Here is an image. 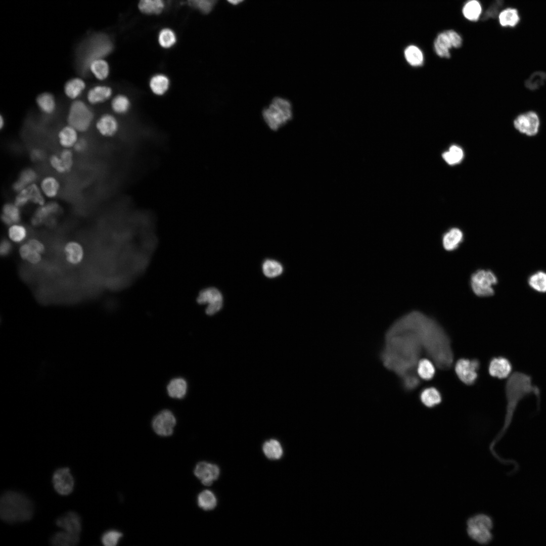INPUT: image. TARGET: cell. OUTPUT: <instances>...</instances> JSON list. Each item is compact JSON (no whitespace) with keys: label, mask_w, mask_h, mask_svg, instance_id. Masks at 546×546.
Listing matches in <instances>:
<instances>
[{"label":"cell","mask_w":546,"mask_h":546,"mask_svg":"<svg viewBox=\"0 0 546 546\" xmlns=\"http://www.w3.org/2000/svg\"><path fill=\"white\" fill-rule=\"evenodd\" d=\"M506 401L504 422L496 439H499L511 424L519 403L524 399L534 395L537 411L540 409L541 390L533 383L532 376L524 372L516 371L507 379L504 386Z\"/></svg>","instance_id":"cell-2"},{"label":"cell","mask_w":546,"mask_h":546,"mask_svg":"<svg viewBox=\"0 0 546 546\" xmlns=\"http://www.w3.org/2000/svg\"><path fill=\"white\" fill-rule=\"evenodd\" d=\"M529 286L534 290L541 293L546 292V272L538 271L531 275L528 281Z\"/></svg>","instance_id":"cell-40"},{"label":"cell","mask_w":546,"mask_h":546,"mask_svg":"<svg viewBox=\"0 0 546 546\" xmlns=\"http://www.w3.org/2000/svg\"><path fill=\"white\" fill-rule=\"evenodd\" d=\"M41 255L40 253L32 249L26 261L33 265L37 264L41 260Z\"/></svg>","instance_id":"cell-57"},{"label":"cell","mask_w":546,"mask_h":546,"mask_svg":"<svg viewBox=\"0 0 546 546\" xmlns=\"http://www.w3.org/2000/svg\"><path fill=\"white\" fill-rule=\"evenodd\" d=\"M199 303L208 305L206 310L207 314L212 315L218 311L222 306V296L216 288H209L203 290L198 298Z\"/></svg>","instance_id":"cell-15"},{"label":"cell","mask_w":546,"mask_h":546,"mask_svg":"<svg viewBox=\"0 0 546 546\" xmlns=\"http://www.w3.org/2000/svg\"><path fill=\"white\" fill-rule=\"evenodd\" d=\"M46 199L54 200L59 195L61 184L59 178L54 175L47 174L42 176L38 183Z\"/></svg>","instance_id":"cell-17"},{"label":"cell","mask_w":546,"mask_h":546,"mask_svg":"<svg viewBox=\"0 0 546 546\" xmlns=\"http://www.w3.org/2000/svg\"><path fill=\"white\" fill-rule=\"evenodd\" d=\"M79 540V535L64 530L53 535L50 542L52 545L56 546H74L78 543Z\"/></svg>","instance_id":"cell-30"},{"label":"cell","mask_w":546,"mask_h":546,"mask_svg":"<svg viewBox=\"0 0 546 546\" xmlns=\"http://www.w3.org/2000/svg\"><path fill=\"white\" fill-rule=\"evenodd\" d=\"M462 239L461 231L458 229H453L444 236L442 240L443 247L447 251H453L457 248Z\"/></svg>","instance_id":"cell-36"},{"label":"cell","mask_w":546,"mask_h":546,"mask_svg":"<svg viewBox=\"0 0 546 546\" xmlns=\"http://www.w3.org/2000/svg\"><path fill=\"white\" fill-rule=\"evenodd\" d=\"M138 7L144 14L158 15L163 11L165 5L163 0H140Z\"/></svg>","instance_id":"cell-35"},{"label":"cell","mask_w":546,"mask_h":546,"mask_svg":"<svg viewBox=\"0 0 546 546\" xmlns=\"http://www.w3.org/2000/svg\"><path fill=\"white\" fill-rule=\"evenodd\" d=\"M176 425V419L173 413L164 410L156 415L152 422L154 432L161 436H169L172 434Z\"/></svg>","instance_id":"cell-11"},{"label":"cell","mask_w":546,"mask_h":546,"mask_svg":"<svg viewBox=\"0 0 546 546\" xmlns=\"http://www.w3.org/2000/svg\"><path fill=\"white\" fill-rule=\"evenodd\" d=\"M52 481L55 490L61 495H68L73 491L74 479L68 468L56 470L53 474Z\"/></svg>","instance_id":"cell-13"},{"label":"cell","mask_w":546,"mask_h":546,"mask_svg":"<svg viewBox=\"0 0 546 546\" xmlns=\"http://www.w3.org/2000/svg\"><path fill=\"white\" fill-rule=\"evenodd\" d=\"M421 403L428 408H433L439 404L442 400L440 391L434 386L424 388L419 394Z\"/></svg>","instance_id":"cell-29"},{"label":"cell","mask_w":546,"mask_h":546,"mask_svg":"<svg viewBox=\"0 0 546 546\" xmlns=\"http://www.w3.org/2000/svg\"><path fill=\"white\" fill-rule=\"evenodd\" d=\"M79 132L67 124L62 127L57 134L58 141L62 149H72L78 141Z\"/></svg>","instance_id":"cell-24"},{"label":"cell","mask_w":546,"mask_h":546,"mask_svg":"<svg viewBox=\"0 0 546 546\" xmlns=\"http://www.w3.org/2000/svg\"><path fill=\"white\" fill-rule=\"evenodd\" d=\"M198 504L199 507L204 510H211L216 506L217 499L214 494L212 491L209 490H205L199 494Z\"/></svg>","instance_id":"cell-39"},{"label":"cell","mask_w":546,"mask_h":546,"mask_svg":"<svg viewBox=\"0 0 546 546\" xmlns=\"http://www.w3.org/2000/svg\"><path fill=\"white\" fill-rule=\"evenodd\" d=\"M63 252L67 262L72 265L80 264L84 257V249L77 241L70 240L63 247Z\"/></svg>","instance_id":"cell-20"},{"label":"cell","mask_w":546,"mask_h":546,"mask_svg":"<svg viewBox=\"0 0 546 546\" xmlns=\"http://www.w3.org/2000/svg\"><path fill=\"white\" fill-rule=\"evenodd\" d=\"M546 82V73L542 71H536L532 73L525 81V86L530 89L535 90L543 85Z\"/></svg>","instance_id":"cell-46"},{"label":"cell","mask_w":546,"mask_h":546,"mask_svg":"<svg viewBox=\"0 0 546 546\" xmlns=\"http://www.w3.org/2000/svg\"><path fill=\"white\" fill-rule=\"evenodd\" d=\"M58 526L70 533L79 535L81 531V521L79 515L70 511L58 518L56 521Z\"/></svg>","instance_id":"cell-18"},{"label":"cell","mask_w":546,"mask_h":546,"mask_svg":"<svg viewBox=\"0 0 546 546\" xmlns=\"http://www.w3.org/2000/svg\"><path fill=\"white\" fill-rule=\"evenodd\" d=\"M88 70L98 80H105L110 74V66L104 58H95L88 62Z\"/></svg>","instance_id":"cell-27"},{"label":"cell","mask_w":546,"mask_h":546,"mask_svg":"<svg viewBox=\"0 0 546 546\" xmlns=\"http://www.w3.org/2000/svg\"><path fill=\"white\" fill-rule=\"evenodd\" d=\"M463 39L461 35L453 29H447L439 33L434 41V50L440 57H450L449 50L451 48L461 47Z\"/></svg>","instance_id":"cell-8"},{"label":"cell","mask_w":546,"mask_h":546,"mask_svg":"<svg viewBox=\"0 0 546 546\" xmlns=\"http://www.w3.org/2000/svg\"><path fill=\"white\" fill-rule=\"evenodd\" d=\"M21 209L13 201L5 203L2 208V222L7 226L20 222L22 216Z\"/></svg>","instance_id":"cell-25"},{"label":"cell","mask_w":546,"mask_h":546,"mask_svg":"<svg viewBox=\"0 0 546 546\" xmlns=\"http://www.w3.org/2000/svg\"><path fill=\"white\" fill-rule=\"evenodd\" d=\"M13 244L8 238L3 239L0 243V255L3 257L10 255L13 250Z\"/></svg>","instance_id":"cell-53"},{"label":"cell","mask_w":546,"mask_h":546,"mask_svg":"<svg viewBox=\"0 0 546 546\" xmlns=\"http://www.w3.org/2000/svg\"><path fill=\"white\" fill-rule=\"evenodd\" d=\"M265 456L269 460H277L283 454V448L277 440L270 439L265 442L262 447Z\"/></svg>","instance_id":"cell-37"},{"label":"cell","mask_w":546,"mask_h":546,"mask_svg":"<svg viewBox=\"0 0 546 546\" xmlns=\"http://www.w3.org/2000/svg\"><path fill=\"white\" fill-rule=\"evenodd\" d=\"M38 178L37 171L32 167H26L21 170L17 178L12 185V190L16 193L28 186L36 183Z\"/></svg>","instance_id":"cell-22"},{"label":"cell","mask_w":546,"mask_h":546,"mask_svg":"<svg viewBox=\"0 0 546 546\" xmlns=\"http://www.w3.org/2000/svg\"><path fill=\"white\" fill-rule=\"evenodd\" d=\"M231 4L236 5L242 2L243 0H227Z\"/></svg>","instance_id":"cell-60"},{"label":"cell","mask_w":546,"mask_h":546,"mask_svg":"<svg viewBox=\"0 0 546 546\" xmlns=\"http://www.w3.org/2000/svg\"><path fill=\"white\" fill-rule=\"evenodd\" d=\"M217 0H188L189 5L204 14L208 13Z\"/></svg>","instance_id":"cell-47"},{"label":"cell","mask_w":546,"mask_h":546,"mask_svg":"<svg viewBox=\"0 0 546 546\" xmlns=\"http://www.w3.org/2000/svg\"><path fill=\"white\" fill-rule=\"evenodd\" d=\"M500 24L503 27H514L519 21V16L517 10L508 8L502 11L498 16Z\"/></svg>","instance_id":"cell-38"},{"label":"cell","mask_w":546,"mask_h":546,"mask_svg":"<svg viewBox=\"0 0 546 546\" xmlns=\"http://www.w3.org/2000/svg\"><path fill=\"white\" fill-rule=\"evenodd\" d=\"M13 202L21 208H23L30 204L26 188L16 193Z\"/></svg>","instance_id":"cell-52"},{"label":"cell","mask_w":546,"mask_h":546,"mask_svg":"<svg viewBox=\"0 0 546 546\" xmlns=\"http://www.w3.org/2000/svg\"><path fill=\"white\" fill-rule=\"evenodd\" d=\"M122 534L116 530H112L106 531L102 536L101 541L106 546H115L117 545Z\"/></svg>","instance_id":"cell-50"},{"label":"cell","mask_w":546,"mask_h":546,"mask_svg":"<svg viewBox=\"0 0 546 546\" xmlns=\"http://www.w3.org/2000/svg\"><path fill=\"white\" fill-rule=\"evenodd\" d=\"M35 102L38 109L45 115H53L56 111V99L54 95L50 92L39 94L36 98Z\"/></svg>","instance_id":"cell-28"},{"label":"cell","mask_w":546,"mask_h":546,"mask_svg":"<svg viewBox=\"0 0 546 546\" xmlns=\"http://www.w3.org/2000/svg\"><path fill=\"white\" fill-rule=\"evenodd\" d=\"M187 384L185 380L181 378L171 380L167 386L169 396L174 398L181 399L186 394Z\"/></svg>","instance_id":"cell-34"},{"label":"cell","mask_w":546,"mask_h":546,"mask_svg":"<svg viewBox=\"0 0 546 546\" xmlns=\"http://www.w3.org/2000/svg\"><path fill=\"white\" fill-rule=\"evenodd\" d=\"M452 351L447 333L435 320L418 311L397 320L385 337L381 359L400 380L403 388L413 391L421 384L416 369L424 354L435 363L445 361Z\"/></svg>","instance_id":"cell-1"},{"label":"cell","mask_w":546,"mask_h":546,"mask_svg":"<svg viewBox=\"0 0 546 546\" xmlns=\"http://www.w3.org/2000/svg\"><path fill=\"white\" fill-rule=\"evenodd\" d=\"M94 118V113L89 104L80 99L72 101L67 114L68 124L83 133L89 130Z\"/></svg>","instance_id":"cell-5"},{"label":"cell","mask_w":546,"mask_h":546,"mask_svg":"<svg viewBox=\"0 0 546 546\" xmlns=\"http://www.w3.org/2000/svg\"><path fill=\"white\" fill-rule=\"evenodd\" d=\"M88 142L84 138H79L73 150L78 153H82L85 152L88 148Z\"/></svg>","instance_id":"cell-56"},{"label":"cell","mask_w":546,"mask_h":546,"mask_svg":"<svg viewBox=\"0 0 546 546\" xmlns=\"http://www.w3.org/2000/svg\"><path fill=\"white\" fill-rule=\"evenodd\" d=\"M491 519L485 514H478L467 521V533L474 541L482 544L488 543L492 538Z\"/></svg>","instance_id":"cell-6"},{"label":"cell","mask_w":546,"mask_h":546,"mask_svg":"<svg viewBox=\"0 0 546 546\" xmlns=\"http://www.w3.org/2000/svg\"><path fill=\"white\" fill-rule=\"evenodd\" d=\"M60 210V206L57 202H46L43 205L37 207L30 219V223L33 226H40L53 218Z\"/></svg>","instance_id":"cell-14"},{"label":"cell","mask_w":546,"mask_h":546,"mask_svg":"<svg viewBox=\"0 0 546 546\" xmlns=\"http://www.w3.org/2000/svg\"><path fill=\"white\" fill-rule=\"evenodd\" d=\"M28 235L27 226L21 221L13 223L7 226V238L13 244L20 245L26 242Z\"/></svg>","instance_id":"cell-26"},{"label":"cell","mask_w":546,"mask_h":546,"mask_svg":"<svg viewBox=\"0 0 546 546\" xmlns=\"http://www.w3.org/2000/svg\"><path fill=\"white\" fill-rule=\"evenodd\" d=\"M30 157L32 160L35 162H41L44 158L43 152L39 149H34L31 151Z\"/></svg>","instance_id":"cell-58"},{"label":"cell","mask_w":546,"mask_h":546,"mask_svg":"<svg viewBox=\"0 0 546 546\" xmlns=\"http://www.w3.org/2000/svg\"><path fill=\"white\" fill-rule=\"evenodd\" d=\"M112 94V89L109 86L104 84L95 85L89 88L86 93L87 103L90 105L103 103L108 100Z\"/></svg>","instance_id":"cell-21"},{"label":"cell","mask_w":546,"mask_h":546,"mask_svg":"<svg viewBox=\"0 0 546 546\" xmlns=\"http://www.w3.org/2000/svg\"><path fill=\"white\" fill-rule=\"evenodd\" d=\"M219 473V468L216 465L204 461L198 463L194 469L195 475L206 486L211 485L217 479Z\"/></svg>","instance_id":"cell-16"},{"label":"cell","mask_w":546,"mask_h":546,"mask_svg":"<svg viewBox=\"0 0 546 546\" xmlns=\"http://www.w3.org/2000/svg\"><path fill=\"white\" fill-rule=\"evenodd\" d=\"M404 56L407 62L412 66H420L423 62V54L421 50L415 45H410L406 48Z\"/></svg>","instance_id":"cell-41"},{"label":"cell","mask_w":546,"mask_h":546,"mask_svg":"<svg viewBox=\"0 0 546 546\" xmlns=\"http://www.w3.org/2000/svg\"><path fill=\"white\" fill-rule=\"evenodd\" d=\"M513 370L512 361L506 356H494L489 359L488 363L489 375L498 380L508 379L513 373Z\"/></svg>","instance_id":"cell-10"},{"label":"cell","mask_w":546,"mask_h":546,"mask_svg":"<svg viewBox=\"0 0 546 546\" xmlns=\"http://www.w3.org/2000/svg\"><path fill=\"white\" fill-rule=\"evenodd\" d=\"M95 127L100 134L104 137L113 136L118 129V122L112 114L105 113L100 116L95 123Z\"/></svg>","instance_id":"cell-19"},{"label":"cell","mask_w":546,"mask_h":546,"mask_svg":"<svg viewBox=\"0 0 546 546\" xmlns=\"http://www.w3.org/2000/svg\"><path fill=\"white\" fill-rule=\"evenodd\" d=\"M263 121L267 128L276 132L290 122L293 116L291 102L286 98L274 97L261 111Z\"/></svg>","instance_id":"cell-4"},{"label":"cell","mask_w":546,"mask_h":546,"mask_svg":"<svg viewBox=\"0 0 546 546\" xmlns=\"http://www.w3.org/2000/svg\"><path fill=\"white\" fill-rule=\"evenodd\" d=\"M48 163L51 168L57 174L62 175L68 173L59 154L51 155L49 158Z\"/></svg>","instance_id":"cell-49"},{"label":"cell","mask_w":546,"mask_h":546,"mask_svg":"<svg viewBox=\"0 0 546 546\" xmlns=\"http://www.w3.org/2000/svg\"><path fill=\"white\" fill-rule=\"evenodd\" d=\"M480 367L477 358H460L454 365V372L458 379L464 384L471 386L477 382Z\"/></svg>","instance_id":"cell-9"},{"label":"cell","mask_w":546,"mask_h":546,"mask_svg":"<svg viewBox=\"0 0 546 546\" xmlns=\"http://www.w3.org/2000/svg\"><path fill=\"white\" fill-rule=\"evenodd\" d=\"M111 107L115 113L124 114L128 111L130 107L129 99L123 95L115 96L111 101Z\"/></svg>","instance_id":"cell-44"},{"label":"cell","mask_w":546,"mask_h":546,"mask_svg":"<svg viewBox=\"0 0 546 546\" xmlns=\"http://www.w3.org/2000/svg\"><path fill=\"white\" fill-rule=\"evenodd\" d=\"M34 513L32 501L25 494L14 490L5 492L0 500V516L5 522L14 524L31 519Z\"/></svg>","instance_id":"cell-3"},{"label":"cell","mask_w":546,"mask_h":546,"mask_svg":"<svg viewBox=\"0 0 546 546\" xmlns=\"http://www.w3.org/2000/svg\"><path fill=\"white\" fill-rule=\"evenodd\" d=\"M30 204L37 207L43 205L46 203V199L43 195L38 183H34L26 187Z\"/></svg>","instance_id":"cell-43"},{"label":"cell","mask_w":546,"mask_h":546,"mask_svg":"<svg viewBox=\"0 0 546 546\" xmlns=\"http://www.w3.org/2000/svg\"><path fill=\"white\" fill-rule=\"evenodd\" d=\"M262 270L266 277L272 278L282 274L283 268L279 262L274 260L267 259L263 263Z\"/></svg>","instance_id":"cell-45"},{"label":"cell","mask_w":546,"mask_h":546,"mask_svg":"<svg viewBox=\"0 0 546 546\" xmlns=\"http://www.w3.org/2000/svg\"><path fill=\"white\" fill-rule=\"evenodd\" d=\"M497 283V277L489 269H478L473 273L470 279L472 291L476 295L481 297L493 295L494 286Z\"/></svg>","instance_id":"cell-7"},{"label":"cell","mask_w":546,"mask_h":546,"mask_svg":"<svg viewBox=\"0 0 546 546\" xmlns=\"http://www.w3.org/2000/svg\"><path fill=\"white\" fill-rule=\"evenodd\" d=\"M32 249L27 241L20 244L18 248V253L21 258L26 261Z\"/></svg>","instance_id":"cell-55"},{"label":"cell","mask_w":546,"mask_h":546,"mask_svg":"<svg viewBox=\"0 0 546 546\" xmlns=\"http://www.w3.org/2000/svg\"><path fill=\"white\" fill-rule=\"evenodd\" d=\"M5 125V120L4 116L1 115L0 116V128L2 129Z\"/></svg>","instance_id":"cell-59"},{"label":"cell","mask_w":546,"mask_h":546,"mask_svg":"<svg viewBox=\"0 0 546 546\" xmlns=\"http://www.w3.org/2000/svg\"><path fill=\"white\" fill-rule=\"evenodd\" d=\"M482 11L481 4L478 0H468L464 5L462 10V14L465 19L472 22L479 20Z\"/></svg>","instance_id":"cell-32"},{"label":"cell","mask_w":546,"mask_h":546,"mask_svg":"<svg viewBox=\"0 0 546 546\" xmlns=\"http://www.w3.org/2000/svg\"><path fill=\"white\" fill-rule=\"evenodd\" d=\"M514 125L521 133L533 136L539 129V117L536 113L529 111L518 115L514 120Z\"/></svg>","instance_id":"cell-12"},{"label":"cell","mask_w":546,"mask_h":546,"mask_svg":"<svg viewBox=\"0 0 546 546\" xmlns=\"http://www.w3.org/2000/svg\"><path fill=\"white\" fill-rule=\"evenodd\" d=\"M150 88L157 96H162L168 90L170 85L169 78L164 74L153 75L150 80Z\"/></svg>","instance_id":"cell-31"},{"label":"cell","mask_w":546,"mask_h":546,"mask_svg":"<svg viewBox=\"0 0 546 546\" xmlns=\"http://www.w3.org/2000/svg\"><path fill=\"white\" fill-rule=\"evenodd\" d=\"M68 172L74 165V154L72 149H62L59 154Z\"/></svg>","instance_id":"cell-51"},{"label":"cell","mask_w":546,"mask_h":546,"mask_svg":"<svg viewBox=\"0 0 546 546\" xmlns=\"http://www.w3.org/2000/svg\"><path fill=\"white\" fill-rule=\"evenodd\" d=\"M435 365L430 359L421 358L417 366L416 372L419 378L423 380L430 381L436 373Z\"/></svg>","instance_id":"cell-33"},{"label":"cell","mask_w":546,"mask_h":546,"mask_svg":"<svg viewBox=\"0 0 546 546\" xmlns=\"http://www.w3.org/2000/svg\"><path fill=\"white\" fill-rule=\"evenodd\" d=\"M444 160L449 164H453L461 161L463 158V153L462 150L456 146H451L448 152L443 154Z\"/></svg>","instance_id":"cell-48"},{"label":"cell","mask_w":546,"mask_h":546,"mask_svg":"<svg viewBox=\"0 0 546 546\" xmlns=\"http://www.w3.org/2000/svg\"><path fill=\"white\" fill-rule=\"evenodd\" d=\"M86 88V82L82 78L74 77L70 78L65 83L63 91L67 98L74 101L79 99Z\"/></svg>","instance_id":"cell-23"},{"label":"cell","mask_w":546,"mask_h":546,"mask_svg":"<svg viewBox=\"0 0 546 546\" xmlns=\"http://www.w3.org/2000/svg\"><path fill=\"white\" fill-rule=\"evenodd\" d=\"M27 242L34 250L41 254L44 252L46 250L45 245L40 240L35 238H32L28 239Z\"/></svg>","instance_id":"cell-54"},{"label":"cell","mask_w":546,"mask_h":546,"mask_svg":"<svg viewBox=\"0 0 546 546\" xmlns=\"http://www.w3.org/2000/svg\"><path fill=\"white\" fill-rule=\"evenodd\" d=\"M158 40L162 48L169 49L175 44L177 38L175 32L171 29L165 28L159 32Z\"/></svg>","instance_id":"cell-42"}]
</instances>
